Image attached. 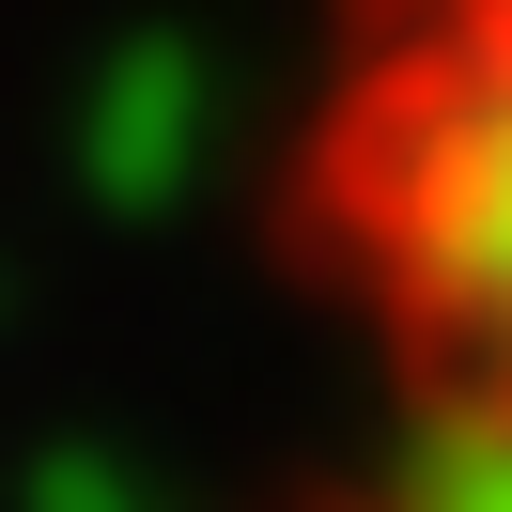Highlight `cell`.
I'll list each match as a JSON object with an SVG mask.
<instances>
[{
  "mask_svg": "<svg viewBox=\"0 0 512 512\" xmlns=\"http://www.w3.org/2000/svg\"><path fill=\"white\" fill-rule=\"evenodd\" d=\"M202 125H218L202 47H187V32H125V47H109V78L78 94V187L125 202V218H156V202L202 171Z\"/></svg>",
  "mask_w": 512,
  "mask_h": 512,
  "instance_id": "7a4b0ae2",
  "label": "cell"
},
{
  "mask_svg": "<svg viewBox=\"0 0 512 512\" xmlns=\"http://www.w3.org/2000/svg\"><path fill=\"white\" fill-rule=\"evenodd\" d=\"M32 512H140V497L94 466V450H47V466H32Z\"/></svg>",
  "mask_w": 512,
  "mask_h": 512,
  "instance_id": "3957f363",
  "label": "cell"
},
{
  "mask_svg": "<svg viewBox=\"0 0 512 512\" xmlns=\"http://www.w3.org/2000/svg\"><path fill=\"white\" fill-rule=\"evenodd\" d=\"M342 233L450 404L512 419V0H404L342 109Z\"/></svg>",
  "mask_w": 512,
  "mask_h": 512,
  "instance_id": "6da1fadb",
  "label": "cell"
}]
</instances>
